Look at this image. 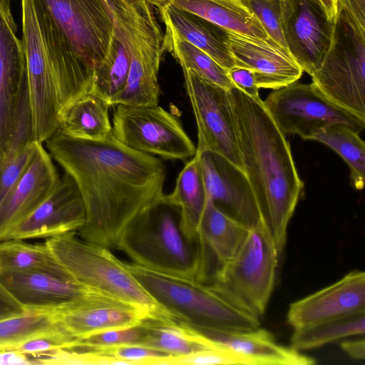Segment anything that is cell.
Returning a JSON list of instances; mask_svg holds the SVG:
<instances>
[{
	"instance_id": "1",
	"label": "cell",
	"mask_w": 365,
	"mask_h": 365,
	"mask_svg": "<svg viewBox=\"0 0 365 365\" xmlns=\"http://www.w3.org/2000/svg\"><path fill=\"white\" fill-rule=\"evenodd\" d=\"M45 143L82 196L86 221L76 234L86 241L115 249L130 221L165 195L163 161L126 146L113 132L87 140L58 128Z\"/></svg>"
},
{
	"instance_id": "2",
	"label": "cell",
	"mask_w": 365,
	"mask_h": 365,
	"mask_svg": "<svg viewBox=\"0 0 365 365\" xmlns=\"http://www.w3.org/2000/svg\"><path fill=\"white\" fill-rule=\"evenodd\" d=\"M229 94L244 172L280 255L304 182L289 142L261 98H253L235 86Z\"/></svg>"
},
{
	"instance_id": "3",
	"label": "cell",
	"mask_w": 365,
	"mask_h": 365,
	"mask_svg": "<svg viewBox=\"0 0 365 365\" xmlns=\"http://www.w3.org/2000/svg\"><path fill=\"white\" fill-rule=\"evenodd\" d=\"M61 113L91 93L115 28L110 0H33ZM61 113V114H62Z\"/></svg>"
},
{
	"instance_id": "4",
	"label": "cell",
	"mask_w": 365,
	"mask_h": 365,
	"mask_svg": "<svg viewBox=\"0 0 365 365\" xmlns=\"http://www.w3.org/2000/svg\"><path fill=\"white\" fill-rule=\"evenodd\" d=\"M115 250L148 269L204 284L209 283L213 273L208 249L202 240L186 237L179 209L163 197L130 221Z\"/></svg>"
},
{
	"instance_id": "5",
	"label": "cell",
	"mask_w": 365,
	"mask_h": 365,
	"mask_svg": "<svg viewBox=\"0 0 365 365\" xmlns=\"http://www.w3.org/2000/svg\"><path fill=\"white\" fill-rule=\"evenodd\" d=\"M56 259L78 284L102 294L138 306L153 317L173 318L158 304L109 249L69 232L46 239Z\"/></svg>"
},
{
	"instance_id": "6",
	"label": "cell",
	"mask_w": 365,
	"mask_h": 365,
	"mask_svg": "<svg viewBox=\"0 0 365 365\" xmlns=\"http://www.w3.org/2000/svg\"><path fill=\"white\" fill-rule=\"evenodd\" d=\"M279 254L265 220L249 229L235 255L215 267L209 287L237 309L256 318L265 312Z\"/></svg>"
},
{
	"instance_id": "7",
	"label": "cell",
	"mask_w": 365,
	"mask_h": 365,
	"mask_svg": "<svg viewBox=\"0 0 365 365\" xmlns=\"http://www.w3.org/2000/svg\"><path fill=\"white\" fill-rule=\"evenodd\" d=\"M126 265L158 304L193 329L242 331L259 327L258 318L237 309L207 284L155 272L135 263Z\"/></svg>"
},
{
	"instance_id": "8",
	"label": "cell",
	"mask_w": 365,
	"mask_h": 365,
	"mask_svg": "<svg viewBox=\"0 0 365 365\" xmlns=\"http://www.w3.org/2000/svg\"><path fill=\"white\" fill-rule=\"evenodd\" d=\"M34 140L23 43L11 4L0 1V165Z\"/></svg>"
},
{
	"instance_id": "9",
	"label": "cell",
	"mask_w": 365,
	"mask_h": 365,
	"mask_svg": "<svg viewBox=\"0 0 365 365\" xmlns=\"http://www.w3.org/2000/svg\"><path fill=\"white\" fill-rule=\"evenodd\" d=\"M336 6L329 48L312 80L332 101L365 117V24L339 0Z\"/></svg>"
},
{
	"instance_id": "10",
	"label": "cell",
	"mask_w": 365,
	"mask_h": 365,
	"mask_svg": "<svg viewBox=\"0 0 365 365\" xmlns=\"http://www.w3.org/2000/svg\"><path fill=\"white\" fill-rule=\"evenodd\" d=\"M125 34L130 66L125 86L116 105H158V71L164 34L157 21L155 7L147 0H110Z\"/></svg>"
},
{
	"instance_id": "11",
	"label": "cell",
	"mask_w": 365,
	"mask_h": 365,
	"mask_svg": "<svg viewBox=\"0 0 365 365\" xmlns=\"http://www.w3.org/2000/svg\"><path fill=\"white\" fill-rule=\"evenodd\" d=\"M262 102L284 136L297 134L311 140L320 130L336 124L348 126L358 133L365 128V117L332 101L313 82H293L274 90Z\"/></svg>"
},
{
	"instance_id": "12",
	"label": "cell",
	"mask_w": 365,
	"mask_h": 365,
	"mask_svg": "<svg viewBox=\"0 0 365 365\" xmlns=\"http://www.w3.org/2000/svg\"><path fill=\"white\" fill-rule=\"evenodd\" d=\"M112 132L126 146L163 159L185 160L196 153L178 119L158 105H116Z\"/></svg>"
},
{
	"instance_id": "13",
	"label": "cell",
	"mask_w": 365,
	"mask_h": 365,
	"mask_svg": "<svg viewBox=\"0 0 365 365\" xmlns=\"http://www.w3.org/2000/svg\"><path fill=\"white\" fill-rule=\"evenodd\" d=\"M182 69L197 128L196 152L217 153L244 171L229 90Z\"/></svg>"
},
{
	"instance_id": "14",
	"label": "cell",
	"mask_w": 365,
	"mask_h": 365,
	"mask_svg": "<svg viewBox=\"0 0 365 365\" xmlns=\"http://www.w3.org/2000/svg\"><path fill=\"white\" fill-rule=\"evenodd\" d=\"M24 49L34 139L44 143L59 127L61 107L33 0H21Z\"/></svg>"
},
{
	"instance_id": "15",
	"label": "cell",
	"mask_w": 365,
	"mask_h": 365,
	"mask_svg": "<svg viewBox=\"0 0 365 365\" xmlns=\"http://www.w3.org/2000/svg\"><path fill=\"white\" fill-rule=\"evenodd\" d=\"M288 50L303 71L312 76L330 43L333 21L317 0H279Z\"/></svg>"
},
{
	"instance_id": "16",
	"label": "cell",
	"mask_w": 365,
	"mask_h": 365,
	"mask_svg": "<svg viewBox=\"0 0 365 365\" xmlns=\"http://www.w3.org/2000/svg\"><path fill=\"white\" fill-rule=\"evenodd\" d=\"M195 154L199 158L207 198L249 228L264 219L244 171L214 152L205 150Z\"/></svg>"
},
{
	"instance_id": "17",
	"label": "cell",
	"mask_w": 365,
	"mask_h": 365,
	"mask_svg": "<svg viewBox=\"0 0 365 365\" xmlns=\"http://www.w3.org/2000/svg\"><path fill=\"white\" fill-rule=\"evenodd\" d=\"M54 312L58 326L76 340L108 329L135 326L153 317L141 307L95 292Z\"/></svg>"
},
{
	"instance_id": "18",
	"label": "cell",
	"mask_w": 365,
	"mask_h": 365,
	"mask_svg": "<svg viewBox=\"0 0 365 365\" xmlns=\"http://www.w3.org/2000/svg\"><path fill=\"white\" fill-rule=\"evenodd\" d=\"M85 221L82 196L73 179L65 173L46 199L16 225L4 240L48 239L76 232Z\"/></svg>"
},
{
	"instance_id": "19",
	"label": "cell",
	"mask_w": 365,
	"mask_h": 365,
	"mask_svg": "<svg viewBox=\"0 0 365 365\" xmlns=\"http://www.w3.org/2000/svg\"><path fill=\"white\" fill-rule=\"evenodd\" d=\"M365 311V273L354 270L338 281L290 304L287 320L293 330Z\"/></svg>"
},
{
	"instance_id": "20",
	"label": "cell",
	"mask_w": 365,
	"mask_h": 365,
	"mask_svg": "<svg viewBox=\"0 0 365 365\" xmlns=\"http://www.w3.org/2000/svg\"><path fill=\"white\" fill-rule=\"evenodd\" d=\"M226 43L235 66L252 71L259 89H278L302 76L291 54L272 41L227 31Z\"/></svg>"
},
{
	"instance_id": "21",
	"label": "cell",
	"mask_w": 365,
	"mask_h": 365,
	"mask_svg": "<svg viewBox=\"0 0 365 365\" xmlns=\"http://www.w3.org/2000/svg\"><path fill=\"white\" fill-rule=\"evenodd\" d=\"M59 179L50 154L38 143L28 169L0 203V241L46 199Z\"/></svg>"
},
{
	"instance_id": "22",
	"label": "cell",
	"mask_w": 365,
	"mask_h": 365,
	"mask_svg": "<svg viewBox=\"0 0 365 365\" xmlns=\"http://www.w3.org/2000/svg\"><path fill=\"white\" fill-rule=\"evenodd\" d=\"M0 283L24 309L56 311L95 292L71 279L36 271L0 272Z\"/></svg>"
},
{
	"instance_id": "23",
	"label": "cell",
	"mask_w": 365,
	"mask_h": 365,
	"mask_svg": "<svg viewBox=\"0 0 365 365\" xmlns=\"http://www.w3.org/2000/svg\"><path fill=\"white\" fill-rule=\"evenodd\" d=\"M193 329L213 345L230 349L247 359L250 365L315 364L314 359L301 354L291 346L287 347L278 344L271 332L259 327L242 331Z\"/></svg>"
},
{
	"instance_id": "24",
	"label": "cell",
	"mask_w": 365,
	"mask_h": 365,
	"mask_svg": "<svg viewBox=\"0 0 365 365\" xmlns=\"http://www.w3.org/2000/svg\"><path fill=\"white\" fill-rule=\"evenodd\" d=\"M165 28L205 52L228 71L235 66L226 43L227 30L171 5L156 8Z\"/></svg>"
},
{
	"instance_id": "25",
	"label": "cell",
	"mask_w": 365,
	"mask_h": 365,
	"mask_svg": "<svg viewBox=\"0 0 365 365\" xmlns=\"http://www.w3.org/2000/svg\"><path fill=\"white\" fill-rule=\"evenodd\" d=\"M147 1L155 8L165 5L174 6L199 16L225 30L273 42L256 16L242 0Z\"/></svg>"
},
{
	"instance_id": "26",
	"label": "cell",
	"mask_w": 365,
	"mask_h": 365,
	"mask_svg": "<svg viewBox=\"0 0 365 365\" xmlns=\"http://www.w3.org/2000/svg\"><path fill=\"white\" fill-rule=\"evenodd\" d=\"M249 227L217 208L208 198L200 220V237L216 262L231 259L245 240Z\"/></svg>"
},
{
	"instance_id": "27",
	"label": "cell",
	"mask_w": 365,
	"mask_h": 365,
	"mask_svg": "<svg viewBox=\"0 0 365 365\" xmlns=\"http://www.w3.org/2000/svg\"><path fill=\"white\" fill-rule=\"evenodd\" d=\"M163 199L179 209L180 226L192 241L200 240V220L206 202V192L198 156L195 154L179 173L173 191Z\"/></svg>"
},
{
	"instance_id": "28",
	"label": "cell",
	"mask_w": 365,
	"mask_h": 365,
	"mask_svg": "<svg viewBox=\"0 0 365 365\" xmlns=\"http://www.w3.org/2000/svg\"><path fill=\"white\" fill-rule=\"evenodd\" d=\"M142 344L172 357L187 356L215 346L185 322L174 318L150 317L143 321Z\"/></svg>"
},
{
	"instance_id": "29",
	"label": "cell",
	"mask_w": 365,
	"mask_h": 365,
	"mask_svg": "<svg viewBox=\"0 0 365 365\" xmlns=\"http://www.w3.org/2000/svg\"><path fill=\"white\" fill-rule=\"evenodd\" d=\"M115 28L110 46L103 61L96 68L91 93L110 106L123 92L128 78L130 55L123 24L114 13Z\"/></svg>"
},
{
	"instance_id": "30",
	"label": "cell",
	"mask_w": 365,
	"mask_h": 365,
	"mask_svg": "<svg viewBox=\"0 0 365 365\" xmlns=\"http://www.w3.org/2000/svg\"><path fill=\"white\" fill-rule=\"evenodd\" d=\"M109 107L104 100L90 93L61 114L58 128L76 138L103 139L112 133Z\"/></svg>"
},
{
	"instance_id": "31",
	"label": "cell",
	"mask_w": 365,
	"mask_h": 365,
	"mask_svg": "<svg viewBox=\"0 0 365 365\" xmlns=\"http://www.w3.org/2000/svg\"><path fill=\"white\" fill-rule=\"evenodd\" d=\"M27 271L48 272L73 280L46 243L34 245L21 240L0 241V272Z\"/></svg>"
},
{
	"instance_id": "32",
	"label": "cell",
	"mask_w": 365,
	"mask_h": 365,
	"mask_svg": "<svg viewBox=\"0 0 365 365\" xmlns=\"http://www.w3.org/2000/svg\"><path fill=\"white\" fill-rule=\"evenodd\" d=\"M364 332L365 311H361L294 330L291 347L299 351L313 349Z\"/></svg>"
},
{
	"instance_id": "33",
	"label": "cell",
	"mask_w": 365,
	"mask_h": 365,
	"mask_svg": "<svg viewBox=\"0 0 365 365\" xmlns=\"http://www.w3.org/2000/svg\"><path fill=\"white\" fill-rule=\"evenodd\" d=\"M337 153L350 169L351 181L356 190H362L365 181V144L358 133L341 124L329 126L311 138Z\"/></svg>"
},
{
	"instance_id": "34",
	"label": "cell",
	"mask_w": 365,
	"mask_h": 365,
	"mask_svg": "<svg viewBox=\"0 0 365 365\" xmlns=\"http://www.w3.org/2000/svg\"><path fill=\"white\" fill-rule=\"evenodd\" d=\"M164 50L169 52L182 68L192 71L202 79L227 90L233 86L227 71L203 51L178 38L165 28L163 39Z\"/></svg>"
},
{
	"instance_id": "35",
	"label": "cell",
	"mask_w": 365,
	"mask_h": 365,
	"mask_svg": "<svg viewBox=\"0 0 365 365\" xmlns=\"http://www.w3.org/2000/svg\"><path fill=\"white\" fill-rule=\"evenodd\" d=\"M57 325L54 311L25 309L0 319V350L11 349L26 339Z\"/></svg>"
},
{
	"instance_id": "36",
	"label": "cell",
	"mask_w": 365,
	"mask_h": 365,
	"mask_svg": "<svg viewBox=\"0 0 365 365\" xmlns=\"http://www.w3.org/2000/svg\"><path fill=\"white\" fill-rule=\"evenodd\" d=\"M145 336V329L142 322L135 326L108 329L78 339L70 349L95 350L122 345H142Z\"/></svg>"
},
{
	"instance_id": "37",
	"label": "cell",
	"mask_w": 365,
	"mask_h": 365,
	"mask_svg": "<svg viewBox=\"0 0 365 365\" xmlns=\"http://www.w3.org/2000/svg\"><path fill=\"white\" fill-rule=\"evenodd\" d=\"M242 1L256 16L269 38L289 53L282 25L279 0Z\"/></svg>"
},
{
	"instance_id": "38",
	"label": "cell",
	"mask_w": 365,
	"mask_h": 365,
	"mask_svg": "<svg viewBox=\"0 0 365 365\" xmlns=\"http://www.w3.org/2000/svg\"><path fill=\"white\" fill-rule=\"evenodd\" d=\"M75 341L57 323L56 327L26 339L11 349L36 356L55 350L70 349Z\"/></svg>"
},
{
	"instance_id": "39",
	"label": "cell",
	"mask_w": 365,
	"mask_h": 365,
	"mask_svg": "<svg viewBox=\"0 0 365 365\" xmlns=\"http://www.w3.org/2000/svg\"><path fill=\"white\" fill-rule=\"evenodd\" d=\"M161 364L250 365V363L243 356L230 349L215 346L187 356L165 358L158 363V365Z\"/></svg>"
},
{
	"instance_id": "40",
	"label": "cell",
	"mask_w": 365,
	"mask_h": 365,
	"mask_svg": "<svg viewBox=\"0 0 365 365\" xmlns=\"http://www.w3.org/2000/svg\"><path fill=\"white\" fill-rule=\"evenodd\" d=\"M38 143L32 141L0 165V203L28 169Z\"/></svg>"
},
{
	"instance_id": "41",
	"label": "cell",
	"mask_w": 365,
	"mask_h": 365,
	"mask_svg": "<svg viewBox=\"0 0 365 365\" xmlns=\"http://www.w3.org/2000/svg\"><path fill=\"white\" fill-rule=\"evenodd\" d=\"M227 75L235 87L253 98H259V88L252 71L247 68L235 66L227 71Z\"/></svg>"
},
{
	"instance_id": "42",
	"label": "cell",
	"mask_w": 365,
	"mask_h": 365,
	"mask_svg": "<svg viewBox=\"0 0 365 365\" xmlns=\"http://www.w3.org/2000/svg\"><path fill=\"white\" fill-rule=\"evenodd\" d=\"M38 364L31 355L14 349L0 350V365Z\"/></svg>"
},
{
	"instance_id": "43",
	"label": "cell",
	"mask_w": 365,
	"mask_h": 365,
	"mask_svg": "<svg viewBox=\"0 0 365 365\" xmlns=\"http://www.w3.org/2000/svg\"><path fill=\"white\" fill-rule=\"evenodd\" d=\"M22 306L0 283V319L24 311Z\"/></svg>"
},
{
	"instance_id": "44",
	"label": "cell",
	"mask_w": 365,
	"mask_h": 365,
	"mask_svg": "<svg viewBox=\"0 0 365 365\" xmlns=\"http://www.w3.org/2000/svg\"><path fill=\"white\" fill-rule=\"evenodd\" d=\"M341 349L350 358L355 360H364L365 358L364 338L344 341L339 344Z\"/></svg>"
},
{
	"instance_id": "45",
	"label": "cell",
	"mask_w": 365,
	"mask_h": 365,
	"mask_svg": "<svg viewBox=\"0 0 365 365\" xmlns=\"http://www.w3.org/2000/svg\"><path fill=\"white\" fill-rule=\"evenodd\" d=\"M329 19L333 21L336 13L337 0H317Z\"/></svg>"
}]
</instances>
